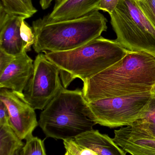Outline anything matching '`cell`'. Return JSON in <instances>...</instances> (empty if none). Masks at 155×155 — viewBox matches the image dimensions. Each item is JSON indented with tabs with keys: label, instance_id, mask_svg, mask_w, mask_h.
I'll use <instances>...</instances> for the list:
<instances>
[{
	"label": "cell",
	"instance_id": "cell-13",
	"mask_svg": "<svg viewBox=\"0 0 155 155\" xmlns=\"http://www.w3.org/2000/svg\"><path fill=\"white\" fill-rule=\"evenodd\" d=\"M76 143L94 152L98 155H126L113 139L98 130L86 131L74 138Z\"/></svg>",
	"mask_w": 155,
	"mask_h": 155
},
{
	"label": "cell",
	"instance_id": "cell-24",
	"mask_svg": "<svg viewBox=\"0 0 155 155\" xmlns=\"http://www.w3.org/2000/svg\"><path fill=\"white\" fill-rule=\"evenodd\" d=\"M63 1V0H40V3L42 9L45 10L49 7L51 3L53 1L55 2V5H57L60 3L62 2Z\"/></svg>",
	"mask_w": 155,
	"mask_h": 155
},
{
	"label": "cell",
	"instance_id": "cell-6",
	"mask_svg": "<svg viewBox=\"0 0 155 155\" xmlns=\"http://www.w3.org/2000/svg\"><path fill=\"white\" fill-rule=\"evenodd\" d=\"M153 97L152 92L87 102L85 112L96 124L110 128L127 126L142 117Z\"/></svg>",
	"mask_w": 155,
	"mask_h": 155
},
{
	"label": "cell",
	"instance_id": "cell-11",
	"mask_svg": "<svg viewBox=\"0 0 155 155\" xmlns=\"http://www.w3.org/2000/svg\"><path fill=\"white\" fill-rule=\"evenodd\" d=\"M24 18L7 13L0 7V50L14 56L27 52L20 35V27Z\"/></svg>",
	"mask_w": 155,
	"mask_h": 155
},
{
	"label": "cell",
	"instance_id": "cell-2",
	"mask_svg": "<svg viewBox=\"0 0 155 155\" xmlns=\"http://www.w3.org/2000/svg\"><path fill=\"white\" fill-rule=\"evenodd\" d=\"M129 51L116 40L100 36L71 51H45L44 54L59 70L63 86L67 88L76 78L84 83L122 60Z\"/></svg>",
	"mask_w": 155,
	"mask_h": 155
},
{
	"label": "cell",
	"instance_id": "cell-16",
	"mask_svg": "<svg viewBox=\"0 0 155 155\" xmlns=\"http://www.w3.org/2000/svg\"><path fill=\"white\" fill-rule=\"evenodd\" d=\"M0 1V7L11 15L22 17L25 20L34 15L22 0Z\"/></svg>",
	"mask_w": 155,
	"mask_h": 155
},
{
	"label": "cell",
	"instance_id": "cell-10",
	"mask_svg": "<svg viewBox=\"0 0 155 155\" xmlns=\"http://www.w3.org/2000/svg\"><path fill=\"white\" fill-rule=\"evenodd\" d=\"M27 52L15 56L14 60L0 74V88H7L19 94L23 91L33 71L34 61Z\"/></svg>",
	"mask_w": 155,
	"mask_h": 155
},
{
	"label": "cell",
	"instance_id": "cell-28",
	"mask_svg": "<svg viewBox=\"0 0 155 155\" xmlns=\"http://www.w3.org/2000/svg\"><path fill=\"white\" fill-rule=\"evenodd\" d=\"M64 155H71L70 154V153H68V152H66V153Z\"/></svg>",
	"mask_w": 155,
	"mask_h": 155
},
{
	"label": "cell",
	"instance_id": "cell-23",
	"mask_svg": "<svg viewBox=\"0 0 155 155\" xmlns=\"http://www.w3.org/2000/svg\"><path fill=\"white\" fill-rule=\"evenodd\" d=\"M9 124V114L6 105L0 100V126Z\"/></svg>",
	"mask_w": 155,
	"mask_h": 155
},
{
	"label": "cell",
	"instance_id": "cell-9",
	"mask_svg": "<svg viewBox=\"0 0 155 155\" xmlns=\"http://www.w3.org/2000/svg\"><path fill=\"white\" fill-rule=\"evenodd\" d=\"M126 153L155 155V138L140 130L133 123L115 130L113 138Z\"/></svg>",
	"mask_w": 155,
	"mask_h": 155
},
{
	"label": "cell",
	"instance_id": "cell-19",
	"mask_svg": "<svg viewBox=\"0 0 155 155\" xmlns=\"http://www.w3.org/2000/svg\"><path fill=\"white\" fill-rule=\"evenodd\" d=\"M136 2L155 29V0H140Z\"/></svg>",
	"mask_w": 155,
	"mask_h": 155
},
{
	"label": "cell",
	"instance_id": "cell-22",
	"mask_svg": "<svg viewBox=\"0 0 155 155\" xmlns=\"http://www.w3.org/2000/svg\"><path fill=\"white\" fill-rule=\"evenodd\" d=\"M15 56L6 53L0 50V74L9 66L15 58Z\"/></svg>",
	"mask_w": 155,
	"mask_h": 155
},
{
	"label": "cell",
	"instance_id": "cell-5",
	"mask_svg": "<svg viewBox=\"0 0 155 155\" xmlns=\"http://www.w3.org/2000/svg\"><path fill=\"white\" fill-rule=\"evenodd\" d=\"M110 15L116 40L125 49L155 56V28L135 0H121Z\"/></svg>",
	"mask_w": 155,
	"mask_h": 155
},
{
	"label": "cell",
	"instance_id": "cell-15",
	"mask_svg": "<svg viewBox=\"0 0 155 155\" xmlns=\"http://www.w3.org/2000/svg\"><path fill=\"white\" fill-rule=\"evenodd\" d=\"M138 128L155 138V98L152 97L142 117L133 123Z\"/></svg>",
	"mask_w": 155,
	"mask_h": 155
},
{
	"label": "cell",
	"instance_id": "cell-7",
	"mask_svg": "<svg viewBox=\"0 0 155 155\" xmlns=\"http://www.w3.org/2000/svg\"><path fill=\"white\" fill-rule=\"evenodd\" d=\"M63 87L57 67L39 53L34 61L32 76L23 91L25 101L35 109L43 110Z\"/></svg>",
	"mask_w": 155,
	"mask_h": 155
},
{
	"label": "cell",
	"instance_id": "cell-8",
	"mask_svg": "<svg viewBox=\"0 0 155 155\" xmlns=\"http://www.w3.org/2000/svg\"><path fill=\"white\" fill-rule=\"evenodd\" d=\"M0 100L8 108L9 124L18 137L22 140L32 137L33 132L39 124L35 110L25 101L23 95L1 88Z\"/></svg>",
	"mask_w": 155,
	"mask_h": 155
},
{
	"label": "cell",
	"instance_id": "cell-18",
	"mask_svg": "<svg viewBox=\"0 0 155 155\" xmlns=\"http://www.w3.org/2000/svg\"><path fill=\"white\" fill-rule=\"evenodd\" d=\"M65 148L71 155H98L93 151L78 144L74 139L63 140Z\"/></svg>",
	"mask_w": 155,
	"mask_h": 155
},
{
	"label": "cell",
	"instance_id": "cell-14",
	"mask_svg": "<svg viewBox=\"0 0 155 155\" xmlns=\"http://www.w3.org/2000/svg\"><path fill=\"white\" fill-rule=\"evenodd\" d=\"M23 146L10 124L0 126V155H14Z\"/></svg>",
	"mask_w": 155,
	"mask_h": 155
},
{
	"label": "cell",
	"instance_id": "cell-3",
	"mask_svg": "<svg viewBox=\"0 0 155 155\" xmlns=\"http://www.w3.org/2000/svg\"><path fill=\"white\" fill-rule=\"evenodd\" d=\"M107 20L99 11L77 19L47 22L42 18L32 22L35 52L67 51L100 37L107 29Z\"/></svg>",
	"mask_w": 155,
	"mask_h": 155
},
{
	"label": "cell",
	"instance_id": "cell-17",
	"mask_svg": "<svg viewBox=\"0 0 155 155\" xmlns=\"http://www.w3.org/2000/svg\"><path fill=\"white\" fill-rule=\"evenodd\" d=\"M20 155H47L44 141L33 136L26 140V143L21 149Z\"/></svg>",
	"mask_w": 155,
	"mask_h": 155
},
{
	"label": "cell",
	"instance_id": "cell-4",
	"mask_svg": "<svg viewBox=\"0 0 155 155\" xmlns=\"http://www.w3.org/2000/svg\"><path fill=\"white\" fill-rule=\"evenodd\" d=\"M87 103L82 89L63 87L42 110L39 126L47 137L63 141L74 139L96 125L86 114Z\"/></svg>",
	"mask_w": 155,
	"mask_h": 155
},
{
	"label": "cell",
	"instance_id": "cell-1",
	"mask_svg": "<svg viewBox=\"0 0 155 155\" xmlns=\"http://www.w3.org/2000/svg\"><path fill=\"white\" fill-rule=\"evenodd\" d=\"M155 84V56L129 51L122 60L83 83L87 102L152 92Z\"/></svg>",
	"mask_w": 155,
	"mask_h": 155
},
{
	"label": "cell",
	"instance_id": "cell-26",
	"mask_svg": "<svg viewBox=\"0 0 155 155\" xmlns=\"http://www.w3.org/2000/svg\"><path fill=\"white\" fill-rule=\"evenodd\" d=\"M152 94H153V97L155 98V84L152 91Z\"/></svg>",
	"mask_w": 155,
	"mask_h": 155
},
{
	"label": "cell",
	"instance_id": "cell-20",
	"mask_svg": "<svg viewBox=\"0 0 155 155\" xmlns=\"http://www.w3.org/2000/svg\"><path fill=\"white\" fill-rule=\"evenodd\" d=\"M23 20L20 27V35L22 40L26 45L27 51H31V47L34 44L35 36L32 28Z\"/></svg>",
	"mask_w": 155,
	"mask_h": 155
},
{
	"label": "cell",
	"instance_id": "cell-25",
	"mask_svg": "<svg viewBox=\"0 0 155 155\" xmlns=\"http://www.w3.org/2000/svg\"><path fill=\"white\" fill-rule=\"evenodd\" d=\"M22 1L27 6L28 9L33 14L37 12V10L33 5L32 0H22Z\"/></svg>",
	"mask_w": 155,
	"mask_h": 155
},
{
	"label": "cell",
	"instance_id": "cell-21",
	"mask_svg": "<svg viewBox=\"0 0 155 155\" xmlns=\"http://www.w3.org/2000/svg\"><path fill=\"white\" fill-rule=\"evenodd\" d=\"M121 0H101L97 11L101 10L111 14Z\"/></svg>",
	"mask_w": 155,
	"mask_h": 155
},
{
	"label": "cell",
	"instance_id": "cell-29",
	"mask_svg": "<svg viewBox=\"0 0 155 155\" xmlns=\"http://www.w3.org/2000/svg\"><path fill=\"white\" fill-rule=\"evenodd\" d=\"M136 1H140V0H135Z\"/></svg>",
	"mask_w": 155,
	"mask_h": 155
},
{
	"label": "cell",
	"instance_id": "cell-27",
	"mask_svg": "<svg viewBox=\"0 0 155 155\" xmlns=\"http://www.w3.org/2000/svg\"><path fill=\"white\" fill-rule=\"evenodd\" d=\"M20 150H18V151H16L14 155H20Z\"/></svg>",
	"mask_w": 155,
	"mask_h": 155
},
{
	"label": "cell",
	"instance_id": "cell-12",
	"mask_svg": "<svg viewBox=\"0 0 155 155\" xmlns=\"http://www.w3.org/2000/svg\"><path fill=\"white\" fill-rule=\"evenodd\" d=\"M101 0H63L43 19L47 22L77 19L97 11Z\"/></svg>",
	"mask_w": 155,
	"mask_h": 155
}]
</instances>
